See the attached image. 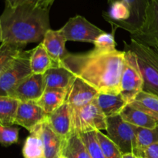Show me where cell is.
<instances>
[{"instance_id": "obj_19", "label": "cell", "mask_w": 158, "mask_h": 158, "mask_svg": "<svg viewBox=\"0 0 158 158\" xmlns=\"http://www.w3.org/2000/svg\"><path fill=\"white\" fill-rule=\"evenodd\" d=\"M58 66L60 65L56 63L51 59L42 43L32 49L30 67L32 73L44 74L50 68Z\"/></svg>"}, {"instance_id": "obj_11", "label": "cell", "mask_w": 158, "mask_h": 158, "mask_svg": "<svg viewBox=\"0 0 158 158\" xmlns=\"http://www.w3.org/2000/svg\"><path fill=\"white\" fill-rule=\"evenodd\" d=\"M44 91L43 74L32 73L19 83L10 97L19 102H37Z\"/></svg>"}, {"instance_id": "obj_22", "label": "cell", "mask_w": 158, "mask_h": 158, "mask_svg": "<svg viewBox=\"0 0 158 158\" xmlns=\"http://www.w3.org/2000/svg\"><path fill=\"white\" fill-rule=\"evenodd\" d=\"M61 155L66 158H91L79 134H71L63 141Z\"/></svg>"}, {"instance_id": "obj_15", "label": "cell", "mask_w": 158, "mask_h": 158, "mask_svg": "<svg viewBox=\"0 0 158 158\" xmlns=\"http://www.w3.org/2000/svg\"><path fill=\"white\" fill-rule=\"evenodd\" d=\"M108 3L115 1H121L128 6L131 9V15L129 21L121 26L124 30L134 34L143 26L146 18L147 11L152 0H107Z\"/></svg>"}, {"instance_id": "obj_20", "label": "cell", "mask_w": 158, "mask_h": 158, "mask_svg": "<svg viewBox=\"0 0 158 158\" xmlns=\"http://www.w3.org/2000/svg\"><path fill=\"white\" fill-rule=\"evenodd\" d=\"M120 117L130 124L140 128H154L158 126V120L129 104L120 113Z\"/></svg>"}, {"instance_id": "obj_5", "label": "cell", "mask_w": 158, "mask_h": 158, "mask_svg": "<svg viewBox=\"0 0 158 158\" xmlns=\"http://www.w3.org/2000/svg\"><path fill=\"white\" fill-rule=\"evenodd\" d=\"M107 137L117 145L122 154L134 153L137 156V127L123 120L120 115L106 118Z\"/></svg>"}, {"instance_id": "obj_30", "label": "cell", "mask_w": 158, "mask_h": 158, "mask_svg": "<svg viewBox=\"0 0 158 158\" xmlns=\"http://www.w3.org/2000/svg\"><path fill=\"white\" fill-rule=\"evenodd\" d=\"M113 26V32L111 33L103 32L97 37L94 43V49L97 52H110L117 50L116 49V42L114 38V32L117 27Z\"/></svg>"}, {"instance_id": "obj_2", "label": "cell", "mask_w": 158, "mask_h": 158, "mask_svg": "<svg viewBox=\"0 0 158 158\" xmlns=\"http://www.w3.org/2000/svg\"><path fill=\"white\" fill-rule=\"evenodd\" d=\"M49 11V8L30 4L5 5L0 15L2 42L25 47L29 43L42 42L51 29Z\"/></svg>"}, {"instance_id": "obj_28", "label": "cell", "mask_w": 158, "mask_h": 158, "mask_svg": "<svg viewBox=\"0 0 158 158\" xmlns=\"http://www.w3.org/2000/svg\"><path fill=\"white\" fill-rule=\"evenodd\" d=\"M137 157L148 147L158 143V126L154 128L137 127Z\"/></svg>"}, {"instance_id": "obj_10", "label": "cell", "mask_w": 158, "mask_h": 158, "mask_svg": "<svg viewBox=\"0 0 158 158\" xmlns=\"http://www.w3.org/2000/svg\"><path fill=\"white\" fill-rule=\"evenodd\" d=\"M131 38L137 40L158 51V2L152 0L147 11L144 23Z\"/></svg>"}, {"instance_id": "obj_32", "label": "cell", "mask_w": 158, "mask_h": 158, "mask_svg": "<svg viewBox=\"0 0 158 158\" xmlns=\"http://www.w3.org/2000/svg\"><path fill=\"white\" fill-rule=\"evenodd\" d=\"M18 127L12 126H1L0 125V144L3 147H9L15 144L19 140Z\"/></svg>"}, {"instance_id": "obj_16", "label": "cell", "mask_w": 158, "mask_h": 158, "mask_svg": "<svg viewBox=\"0 0 158 158\" xmlns=\"http://www.w3.org/2000/svg\"><path fill=\"white\" fill-rule=\"evenodd\" d=\"M76 77L63 65L52 67L43 74L45 90L69 89Z\"/></svg>"}, {"instance_id": "obj_34", "label": "cell", "mask_w": 158, "mask_h": 158, "mask_svg": "<svg viewBox=\"0 0 158 158\" xmlns=\"http://www.w3.org/2000/svg\"><path fill=\"white\" fill-rule=\"evenodd\" d=\"M139 158H158V143L147 148Z\"/></svg>"}, {"instance_id": "obj_38", "label": "cell", "mask_w": 158, "mask_h": 158, "mask_svg": "<svg viewBox=\"0 0 158 158\" xmlns=\"http://www.w3.org/2000/svg\"><path fill=\"white\" fill-rule=\"evenodd\" d=\"M157 2H158V0H157Z\"/></svg>"}, {"instance_id": "obj_12", "label": "cell", "mask_w": 158, "mask_h": 158, "mask_svg": "<svg viewBox=\"0 0 158 158\" xmlns=\"http://www.w3.org/2000/svg\"><path fill=\"white\" fill-rule=\"evenodd\" d=\"M98 92L85 83L81 79L76 77L68 90L66 102L71 109L86 106L94 101Z\"/></svg>"}, {"instance_id": "obj_6", "label": "cell", "mask_w": 158, "mask_h": 158, "mask_svg": "<svg viewBox=\"0 0 158 158\" xmlns=\"http://www.w3.org/2000/svg\"><path fill=\"white\" fill-rule=\"evenodd\" d=\"M31 53L32 49L23 50L0 76V97H10L19 83L32 73Z\"/></svg>"}, {"instance_id": "obj_1", "label": "cell", "mask_w": 158, "mask_h": 158, "mask_svg": "<svg viewBox=\"0 0 158 158\" xmlns=\"http://www.w3.org/2000/svg\"><path fill=\"white\" fill-rule=\"evenodd\" d=\"M124 51L70 53L61 62L76 77L94 87L98 93L120 94V82L124 61Z\"/></svg>"}, {"instance_id": "obj_37", "label": "cell", "mask_w": 158, "mask_h": 158, "mask_svg": "<svg viewBox=\"0 0 158 158\" xmlns=\"http://www.w3.org/2000/svg\"><path fill=\"white\" fill-rule=\"evenodd\" d=\"M60 158H66V157H63V156H60Z\"/></svg>"}, {"instance_id": "obj_18", "label": "cell", "mask_w": 158, "mask_h": 158, "mask_svg": "<svg viewBox=\"0 0 158 158\" xmlns=\"http://www.w3.org/2000/svg\"><path fill=\"white\" fill-rule=\"evenodd\" d=\"M40 134L44 145L45 158H60L64 139L56 134L46 122L40 127Z\"/></svg>"}, {"instance_id": "obj_29", "label": "cell", "mask_w": 158, "mask_h": 158, "mask_svg": "<svg viewBox=\"0 0 158 158\" xmlns=\"http://www.w3.org/2000/svg\"><path fill=\"white\" fill-rule=\"evenodd\" d=\"M79 136L86 146L91 158H105L101 146L97 137V131L80 134Z\"/></svg>"}, {"instance_id": "obj_7", "label": "cell", "mask_w": 158, "mask_h": 158, "mask_svg": "<svg viewBox=\"0 0 158 158\" xmlns=\"http://www.w3.org/2000/svg\"><path fill=\"white\" fill-rule=\"evenodd\" d=\"M106 117L94 103L72 109L71 134H83L106 130Z\"/></svg>"}, {"instance_id": "obj_24", "label": "cell", "mask_w": 158, "mask_h": 158, "mask_svg": "<svg viewBox=\"0 0 158 158\" xmlns=\"http://www.w3.org/2000/svg\"><path fill=\"white\" fill-rule=\"evenodd\" d=\"M69 89L45 90L41 98L36 102L47 114H51L66 102Z\"/></svg>"}, {"instance_id": "obj_27", "label": "cell", "mask_w": 158, "mask_h": 158, "mask_svg": "<svg viewBox=\"0 0 158 158\" xmlns=\"http://www.w3.org/2000/svg\"><path fill=\"white\" fill-rule=\"evenodd\" d=\"M25 46L2 42L0 46V76L24 50Z\"/></svg>"}, {"instance_id": "obj_4", "label": "cell", "mask_w": 158, "mask_h": 158, "mask_svg": "<svg viewBox=\"0 0 158 158\" xmlns=\"http://www.w3.org/2000/svg\"><path fill=\"white\" fill-rule=\"evenodd\" d=\"M124 61L120 82V94L129 104L143 91V80L132 51L124 47Z\"/></svg>"}, {"instance_id": "obj_25", "label": "cell", "mask_w": 158, "mask_h": 158, "mask_svg": "<svg viewBox=\"0 0 158 158\" xmlns=\"http://www.w3.org/2000/svg\"><path fill=\"white\" fill-rule=\"evenodd\" d=\"M40 126L29 133L23 148L24 158H45L44 145L40 134Z\"/></svg>"}, {"instance_id": "obj_14", "label": "cell", "mask_w": 158, "mask_h": 158, "mask_svg": "<svg viewBox=\"0 0 158 158\" xmlns=\"http://www.w3.org/2000/svg\"><path fill=\"white\" fill-rule=\"evenodd\" d=\"M66 40L60 29H49L45 34L41 42L52 60L58 65L69 55V52L66 49Z\"/></svg>"}, {"instance_id": "obj_8", "label": "cell", "mask_w": 158, "mask_h": 158, "mask_svg": "<svg viewBox=\"0 0 158 158\" xmlns=\"http://www.w3.org/2000/svg\"><path fill=\"white\" fill-rule=\"evenodd\" d=\"M66 41H76L94 44L99 35L104 31L80 15L71 17L60 29Z\"/></svg>"}, {"instance_id": "obj_26", "label": "cell", "mask_w": 158, "mask_h": 158, "mask_svg": "<svg viewBox=\"0 0 158 158\" xmlns=\"http://www.w3.org/2000/svg\"><path fill=\"white\" fill-rule=\"evenodd\" d=\"M19 101L10 97H0V125L12 126Z\"/></svg>"}, {"instance_id": "obj_3", "label": "cell", "mask_w": 158, "mask_h": 158, "mask_svg": "<svg viewBox=\"0 0 158 158\" xmlns=\"http://www.w3.org/2000/svg\"><path fill=\"white\" fill-rule=\"evenodd\" d=\"M125 48L134 52L143 80V90L158 96V51L141 42L131 38Z\"/></svg>"}, {"instance_id": "obj_23", "label": "cell", "mask_w": 158, "mask_h": 158, "mask_svg": "<svg viewBox=\"0 0 158 158\" xmlns=\"http://www.w3.org/2000/svg\"><path fill=\"white\" fill-rule=\"evenodd\" d=\"M129 105L158 120V96L155 94L141 91Z\"/></svg>"}, {"instance_id": "obj_13", "label": "cell", "mask_w": 158, "mask_h": 158, "mask_svg": "<svg viewBox=\"0 0 158 158\" xmlns=\"http://www.w3.org/2000/svg\"><path fill=\"white\" fill-rule=\"evenodd\" d=\"M46 123L56 134L65 140L71 134L72 109L64 103L55 111L48 114Z\"/></svg>"}, {"instance_id": "obj_33", "label": "cell", "mask_w": 158, "mask_h": 158, "mask_svg": "<svg viewBox=\"0 0 158 158\" xmlns=\"http://www.w3.org/2000/svg\"><path fill=\"white\" fill-rule=\"evenodd\" d=\"M54 2L55 0H6L5 5L9 6H15L21 4H30L50 9Z\"/></svg>"}, {"instance_id": "obj_21", "label": "cell", "mask_w": 158, "mask_h": 158, "mask_svg": "<svg viewBox=\"0 0 158 158\" xmlns=\"http://www.w3.org/2000/svg\"><path fill=\"white\" fill-rule=\"evenodd\" d=\"M109 9L103 12V16L112 26L121 28L131 19V9L127 4L121 1L110 3Z\"/></svg>"}, {"instance_id": "obj_31", "label": "cell", "mask_w": 158, "mask_h": 158, "mask_svg": "<svg viewBox=\"0 0 158 158\" xmlns=\"http://www.w3.org/2000/svg\"><path fill=\"white\" fill-rule=\"evenodd\" d=\"M97 137L101 146L105 158H122V152L118 147L100 131H97Z\"/></svg>"}, {"instance_id": "obj_17", "label": "cell", "mask_w": 158, "mask_h": 158, "mask_svg": "<svg viewBox=\"0 0 158 158\" xmlns=\"http://www.w3.org/2000/svg\"><path fill=\"white\" fill-rule=\"evenodd\" d=\"M93 103L98 106L106 118L120 115L125 106L128 104L120 94L105 93H98Z\"/></svg>"}, {"instance_id": "obj_35", "label": "cell", "mask_w": 158, "mask_h": 158, "mask_svg": "<svg viewBox=\"0 0 158 158\" xmlns=\"http://www.w3.org/2000/svg\"><path fill=\"white\" fill-rule=\"evenodd\" d=\"M122 158H139L134 153H127V154H123Z\"/></svg>"}, {"instance_id": "obj_36", "label": "cell", "mask_w": 158, "mask_h": 158, "mask_svg": "<svg viewBox=\"0 0 158 158\" xmlns=\"http://www.w3.org/2000/svg\"><path fill=\"white\" fill-rule=\"evenodd\" d=\"M0 43H2V30L1 23H0Z\"/></svg>"}, {"instance_id": "obj_9", "label": "cell", "mask_w": 158, "mask_h": 158, "mask_svg": "<svg viewBox=\"0 0 158 158\" xmlns=\"http://www.w3.org/2000/svg\"><path fill=\"white\" fill-rule=\"evenodd\" d=\"M47 117L36 102H19L14 124L23 127L30 133L46 122Z\"/></svg>"}]
</instances>
